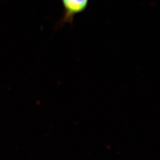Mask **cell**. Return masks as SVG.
<instances>
[{
  "instance_id": "1",
  "label": "cell",
  "mask_w": 160,
  "mask_h": 160,
  "mask_svg": "<svg viewBox=\"0 0 160 160\" xmlns=\"http://www.w3.org/2000/svg\"><path fill=\"white\" fill-rule=\"evenodd\" d=\"M88 2L89 0H62L63 14L59 25L73 23L76 16L87 8Z\"/></svg>"
}]
</instances>
